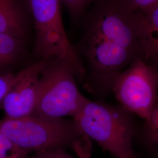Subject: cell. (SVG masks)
I'll use <instances>...</instances> for the list:
<instances>
[{
    "label": "cell",
    "instance_id": "4",
    "mask_svg": "<svg viewBox=\"0 0 158 158\" xmlns=\"http://www.w3.org/2000/svg\"><path fill=\"white\" fill-rule=\"evenodd\" d=\"M73 66L63 59L48 63L40 79L36 106L31 116L45 118H73L86 97L79 91Z\"/></svg>",
    "mask_w": 158,
    "mask_h": 158
},
{
    "label": "cell",
    "instance_id": "6",
    "mask_svg": "<svg viewBox=\"0 0 158 158\" xmlns=\"http://www.w3.org/2000/svg\"><path fill=\"white\" fill-rule=\"evenodd\" d=\"M49 62L37 60L18 72L17 80L0 103L6 118L31 116L40 88V75Z\"/></svg>",
    "mask_w": 158,
    "mask_h": 158
},
{
    "label": "cell",
    "instance_id": "9",
    "mask_svg": "<svg viewBox=\"0 0 158 158\" xmlns=\"http://www.w3.org/2000/svg\"><path fill=\"white\" fill-rule=\"evenodd\" d=\"M26 40L0 33V76L17 72L26 54Z\"/></svg>",
    "mask_w": 158,
    "mask_h": 158
},
{
    "label": "cell",
    "instance_id": "8",
    "mask_svg": "<svg viewBox=\"0 0 158 158\" xmlns=\"http://www.w3.org/2000/svg\"><path fill=\"white\" fill-rule=\"evenodd\" d=\"M136 23L144 52V62L158 72V5L136 10Z\"/></svg>",
    "mask_w": 158,
    "mask_h": 158
},
{
    "label": "cell",
    "instance_id": "7",
    "mask_svg": "<svg viewBox=\"0 0 158 158\" xmlns=\"http://www.w3.org/2000/svg\"><path fill=\"white\" fill-rule=\"evenodd\" d=\"M31 21L28 0H0V33L26 40Z\"/></svg>",
    "mask_w": 158,
    "mask_h": 158
},
{
    "label": "cell",
    "instance_id": "1",
    "mask_svg": "<svg viewBox=\"0 0 158 158\" xmlns=\"http://www.w3.org/2000/svg\"><path fill=\"white\" fill-rule=\"evenodd\" d=\"M0 133L28 154L69 149L79 158H91V140L73 118L4 117L0 119Z\"/></svg>",
    "mask_w": 158,
    "mask_h": 158
},
{
    "label": "cell",
    "instance_id": "11",
    "mask_svg": "<svg viewBox=\"0 0 158 158\" xmlns=\"http://www.w3.org/2000/svg\"><path fill=\"white\" fill-rule=\"evenodd\" d=\"M28 155L0 133V158H28Z\"/></svg>",
    "mask_w": 158,
    "mask_h": 158
},
{
    "label": "cell",
    "instance_id": "5",
    "mask_svg": "<svg viewBox=\"0 0 158 158\" xmlns=\"http://www.w3.org/2000/svg\"><path fill=\"white\" fill-rule=\"evenodd\" d=\"M158 71L141 60L119 74L112 88L119 106L146 121L158 101Z\"/></svg>",
    "mask_w": 158,
    "mask_h": 158
},
{
    "label": "cell",
    "instance_id": "3",
    "mask_svg": "<svg viewBox=\"0 0 158 158\" xmlns=\"http://www.w3.org/2000/svg\"><path fill=\"white\" fill-rule=\"evenodd\" d=\"M28 1L35 32L33 51L38 60H64L73 66L77 77H85L83 63L63 25L60 0Z\"/></svg>",
    "mask_w": 158,
    "mask_h": 158
},
{
    "label": "cell",
    "instance_id": "16",
    "mask_svg": "<svg viewBox=\"0 0 158 158\" xmlns=\"http://www.w3.org/2000/svg\"><path fill=\"white\" fill-rule=\"evenodd\" d=\"M156 158H158V156H157V157H156Z\"/></svg>",
    "mask_w": 158,
    "mask_h": 158
},
{
    "label": "cell",
    "instance_id": "2",
    "mask_svg": "<svg viewBox=\"0 0 158 158\" xmlns=\"http://www.w3.org/2000/svg\"><path fill=\"white\" fill-rule=\"evenodd\" d=\"M90 139L115 158H137L132 142L135 126L131 113L115 106L86 98L73 118Z\"/></svg>",
    "mask_w": 158,
    "mask_h": 158
},
{
    "label": "cell",
    "instance_id": "12",
    "mask_svg": "<svg viewBox=\"0 0 158 158\" xmlns=\"http://www.w3.org/2000/svg\"><path fill=\"white\" fill-rule=\"evenodd\" d=\"M19 71L0 76V103L17 80Z\"/></svg>",
    "mask_w": 158,
    "mask_h": 158
},
{
    "label": "cell",
    "instance_id": "13",
    "mask_svg": "<svg viewBox=\"0 0 158 158\" xmlns=\"http://www.w3.org/2000/svg\"><path fill=\"white\" fill-rule=\"evenodd\" d=\"M34 158H79L69 153L64 149H54L35 153Z\"/></svg>",
    "mask_w": 158,
    "mask_h": 158
},
{
    "label": "cell",
    "instance_id": "10",
    "mask_svg": "<svg viewBox=\"0 0 158 158\" xmlns=\"http://www.w3.org/2000/svg\"><path fill=\"white\" fill-rule=\"evenodd\" d=\"M97 0H60L71 18L77 21L82 17L87 10Z\"/></svg>",
    "mask_w": 158,
    "mask_h": 158
},
{
    "label": "cell",
    "instance_id": "14",
    "mask_svg": "<svg viewBox=\"0 0 158 158\" xmlns=\"http://www.w3.org/2000/svg\"><path fill=\"white\" fill-rule=\"evenodd\" d=\"M136 10H145L158 6V0H128Z\"/></svg>",
    "mask_w": 158,
    "mask_h": 158
},
{
    "label": "cell",
    "instance_id": "15",
    "mask_svg": "<svg viewBox=\"0 0 158 158\" xmlns=\"http://www.w3.org/2000/svg\"><path fill=\"white\" fill-rule=\"evenodd\" d=\"M148 140L151 146L158 149V131L152 134L148 135ZM158 156V153L156 157Z\"/></svg>",
    "mask_w": 158,
    "mask_h": 158
}]
</instances>
